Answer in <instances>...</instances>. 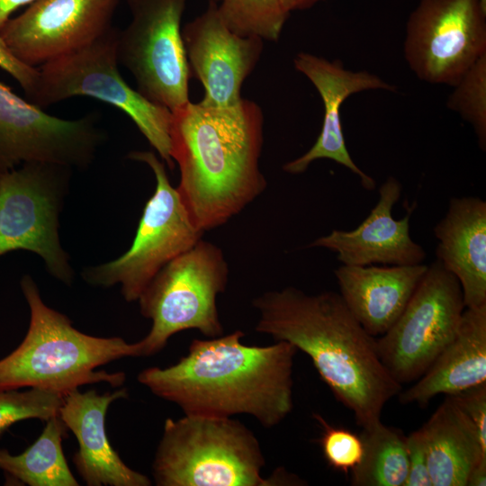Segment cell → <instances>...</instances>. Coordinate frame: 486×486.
<instances>
[{
	"mask_svg": "<svg viewBox=\"0 0 486 486\" xmlns=\"http://www.w3.org/2000/svg\"><path fill=\"white\" fill-rule=\"evenodd\" d=\"M128 396L126 388L99 394L76 389L63 397L58 410L67 428L76 436L78 450L73 463L88 486H149L151 481L124 464L110 444L105 430L109 406Z\"/></svg>",
	"mask_w": 486,
	"mask_h": 486,
	"instance_id": "obj_18",
	"label": "cell"
},
{
	"mask_svg": "<svg viewBox=\"0 0 486 486\" xmlns=\"http://www.w3.org/2000/svg\"><path fill=\"white\" fill-rule=\"evenodd\" d=\"M401 193L400 183L389 176L379 188V200L369 215L352 230H333L309 244L337 254L346 266H412L422 264L425 249L410 234V218L415 205L400 220L392 210Z\"/></svg>",
	"mask_w": 486,
	"mask_h": 486,
	"instance_id": "obj_17",
	"label": "cell"
},
{
	"mask_svg": "<svg viewBox=\"0 0 486 486\" xmlns=\"http://www.w3.org/2000/svg\"><path fill=\"white\" fill-rule=\"evenodd\" d=\"M187 0H126L131 20L118 32L117 58L137 90L171 112L189 100L181 21Z\"/></svg>",
	"mask_w": 486,
	"mask_h": 486,
	"instance_id": "obj_9",
	"label": "cell"
},
{
	"mask_svg": "<svg viewBox=\"0 0 486 486\" xmlns=\"http://www.w3.org/2000/svg\"><path fill=\"white\" fill-rule=\"evenodd\" d=\"M119 30L110 29L90 44L38 68L28 101L44 109L74 96H89L122 110L170 169L172 112L131 88L122 76L117 58Z\"/></svg>",
	"mask_w": 486,
	"mask_h": 486,
	"instance_id": "obj_6",
	"label": "cell"
},
{
	"mask_svg": "<svg viewBox=\"0 0 486 486\" xmlns=\"http://www.w3.org/2000/svg\"><path fill=\"white\" fill-rule=\"evenodd\" d=\"M128 158L147 164L156 178V189L148 200L130 248L109 263L85 269L89 284L122 286L128 302L139 297L154 276L171 260L194 247L203 231L192 222L176 187L168 179L165 163L152 151H132Z\"/></svg>",
	"mask_w": 486,
	"mask_h": 486,
	"instance_id": "obj_8",
	"label": "cell"
},
{
	"mask_svg": "<svg viewBox=\"0 0 486 486\" xmlns=\"http://www.w3.org/2000/svg\"><path fill=\"white\" fill-rule=\"evenodd\" d=\"M464 309L457 278L437 259L428 265L402 313L376 338L379 357L397 382L425 374L455 336Z\"/></svg>",
	"mask_w": 486,
	"mask_h": 486,
	"instance_id": "obj_11",
	"label": "cell"
},
{
	"mask_svg": "<svg viewBox=\"0 0 486 486\" xmlns=\"http://www.w3.org/2000/svg\"><path fill=\"white\" fill-rule=\"evenodd\" d=\"M486 382V304L465 308L451 342L415 383L400 392L402 404L426 407L438 394L452 396Z\"/></svg>",
	"mask_w": 486,
	"mask_h": 486,
	"instance_id": "obj_21",
	"label": "cell"
},
{
	"mask_svg": "<svg viewBox=\"0 0 486 486\" xmlns=\"http://www.w3.org/2000/svg\"><path fill=\"white\" fill-rule=\"evenodd\" d=\"M0 68L19 83L27 97L32 93L38 78V68L28 66L15 58L1 38Z\"/></svg>",
	"mask_w": 486,
	"mask_h": 486,
	"instance_id": "obj_31",
	"label": "cell"
},
{
	"mask_svg": "<svg viewBox=\"0 0 486 486\" xmlns=\"http://www.w3.org/2000/svg\"><path fill=\"white\" fill-rule=\"evenodd\" d=\"M220 15L226 26L242 36L277 41L290 14L281 0H220Z\"/></svg>",
	"mask_w": 486,
	"mask_h": 486,
	"instance_id": "obj_25",
	"label": "cell"
},
{
	"mask_svg": "<svg viewBox=\"0 0 486 486\" xmlns=\"http://www.w3.org/2000/svg\"><path fill=\"white\" fill-rule=\"evenodd\" d=\"M212 1L219 2V1H220V0H212Z\"/></svg>",
	"mask_w": 486,
	"mask_h": 486,
	"instance_id": "obj_36",
	"label": "cell"
},
{
	"mask_svg": "<svg viewBox=\"0 0 486 486\" xmlns=\"http://www.w3.org/2000/svg\"><path fill=\"white\" fill-rule=\"evenodd\" d=\"M121 0H36L0 31L22 63L38 68L105 34Z\"/></svg>",
	"mask_w": 486,
	"mask_h": 486,
	"instance_id": "obj_14",
	"label": "cell"
},
{
	"mask_svg": "<svg viewBox=\"0 0 486 486\" xmlns=\"http://www.w3.org/2000/svg\"><path fill=\"white\" fill-rule=\"evenodd\" d=\"M104 140L97 114L50 115L0 81V172L29 162L84 167Z\"/></svg>",
	"mask_w": 486,
	"mask_h": 486,
	"instance_id": "obj_13",
	"label": "cell"
},
{
	"mask_svg": "<svg viewBox=\"0 0 486 486\" xmlns=\"http://www.w3.org/2000/svg\"><path fill=\"white\" fill-rule=\"evenodd\" d=\"M252 304L259 312L256 331L305 353L359 427L381 421L385 404L402 385L382 363L376 338L356 320L339 293L308 294L288 286L266 292Z\"/></svg>",
	"mask_w": 486,
	"mask_h": 486,
	"instance_id": "obj_2",
	"label": "cell"
},
{
	"mask_svg": "<svg viewBox=\"0 0 486 486\" xmlns=\"http://www.w3.org/2000/svg\"><path fill=\"white\" fill-rule=\"evenodd\" d=\"M403 53L419 79L454 86L486 55V10L479 0H420L408 19Z\"/></svg>",
	"mask_w": 486,
	"mask_h": 486,
	"instance_id": "obj_12",
	"label": "cell"
},
{
	"mask_svg": "<svg viewBox=\"0 0 486 486\" xmlns=\"http://www.w3.org/2000/svg\"><path fill=\"white\" fill-rule=\"evenodd\" d=\"M451 398L472 422L482 446L486 448V382L452 395Z\"/></svg>",
	"mask_w": 486,
	"mask_h": 486,
	"instance_id": "obj_30",
	"label": "cell"
},
{
	"mask_svg": "<svg viewBox=\"0 0 486 486\" xmlns=\"http://www.w3.org/2000/svg\"><path fill=\"white\" fill-rule=\"evenodd\" d=\"M30 309V325L22 343L0 360V391L37 388L63 397L82 385L107 382L123 384L122 372L96 368L130 356H141L138 341L122 338H99L72 326L64 314L47 306L33 279L20 282Z\"/></svg>",
	"mask_w": 486,
	"mask_h": 486,
	"instance_id": "obj_4",
	"label": "cell"
},
{
	"mask_svg": "<svg viewBox=\"0 0 486 486\" xmlns=\"http://www.w3.org/2000/svg\"><path fill=\"white\" fill-rule=\"evenodd\" d=\"M313 416L322 428L320 443L328 464L344 473L353 471L360 464L364 454L360 435L343 428H335L319 414Z\"/></svg>",
	"mask_w": 486,
	"mask_h": 486,
	"instance_id": "obj_28",
	"label": "cell"
},
{
	"mask_svg": "<svg viewBox=\"0 0 486 486\" xmlns=\"http://www.w3.org/2000/svg\"><path fill=\"white\" fill-rule=\"evenodd\" d=\"M241 330L194 339L186 356L167 367H148L138 375L154 395L189 416L232 418L246 414L266 428L292 410V368L298 349L276 341L241 343Z\"/></svg>",
	"mask_w": 486,
	"mask_h": 486,
	"instance_id": "obj_1",
	"label": "cell"
},
{
	"mask_svg": "<svg viewBox=\"0 0 486 486\" xmlns=\"http://www.w3.org/2000/svg\"><path fill=\"white\" fill-rule=\"evenodd\" d=\"M293 65L320 94L324 106V118L320 135L312 147L303 155L285 163L283 170L292 175L302 174L313 161L327 158L356 175L364 189L374 190L375 180L356 165L347 150L342 130L340 107L354 94L367 90L394 92L396 87L375 74L365 70L352 71L345 68L338 60L330 61L310 53H298Z\"/></svg>",
	"mask_w": 486,
	"mask_h": 486,
	"instance_id": "obj_16",
	"label": "cell"
},
{
	"mask_svg": "<svg viewBox=\"0 0 486 486\" xmlns=\"http://www.w3.org/2000/svg\"><path fill=\"white\" fill-rule=\"evenodd\" d=\"M408 476L404 486H432L421 428L406 436Z\"/></svg>",
	"mask_w": 486,
	"mask_h": 486,
	"instance_id": "obj_29",
	"label": "cell"
},
{
	"mask_svg": "<svg viewBox=\"0 0 486 486\" xmlns=\"http://www.w3.org/2000/svg\"><path fill=\"white\" fill-rule=\"evenodd\" d=\"M170 155L176 190L194 225L205 232L241 212L266 188L259 167L264 141L260 106L242 99L227 107L188 102L172 111Z\"/></svg>",
	"mask_w": 486,
	"mask_h": 486,
	"instance_id": "obj_3",
	"label": "cell"
},
{
	"mask_svg": "<svg viewBox=\"0 0 486 486\" xmlns=\"http://www.w3.org/2000/svg\"><path fill=\"white\" fill-rule=\"evenodd\" d=\"M323 0H281L284 9L287 13L309 9Z\"/></svg>",
	"mask_w": 486,
	"mask_h": 486,
	"instance_id": "obj_34",
	"label": "cell"
},
{
	"mask_svg": "<svg viewBox=\"0 0 486 486\" xmlns=\"http://www.w3.org/2000/svg\"><path fill=\"white\" fill-rule=\"evenodd\" d=\"M420 428L432 486H466L471 470L486 458V448L466 414L446 396Z\"/></svg>",
	"mask_w": 486,
	"mask_h": 486,
	"instance_id": "obj_22",
	"label": "cell"
},
{
	"mask_svg": "<svg viewBox=\"0 0 486 486\" xmlns=\"http://www.w3.org/2000/svg\"><path fill=\"white\" fill-rule=\"evenodd\" d=\"M364 454L351 471L353 486H404L408 476L406 436L382 421L363 428Z\"/></svg>",
	"mask_w": 486,
	"mask_h": 486,
	"instance_id": "obj_24",
	"label": "cell"
},
{
	"mask_svg": "<svg viewBox=\"0 0 486 486\" xmlns=\"http://www.w3.org/2000/svg\"><path fill=\"white\" fill-rule=\"evenodd\" d=\"M67 430L58 415L49 418L40 436L24 452L14 455L0 449V469L30 486H78L63 453Z\"/></svg>",
	"mask_w": 486,
	"mask_h": 486,
	"instance_id": "obj_23",
	"label": "cell"
},
{
	"mask_svg": "<svg viewBox=\"0 0 486 486\" xmlns=\"http://www.w3.org/2000/svg\"><path fill=\"white\" fill-rule=\"evenodd\" d=\"M229 282V266L217 245L200 239L167 263L138 299L152 326L139 342L141 356L160 352L175 334L196 329L207 338L223 335L217 296Z\"/></svg>",
	"mask_w": 486,
	"mask_h": 486,
	"instance_id": "obj_7",
	"label": "cell"
},
{
	"mask_svg": "<svg viewBox=\"0 0 486 486\" xmlns=\"http://www.w3.org/2000/svg\"><path fill=\"white\" fill-rule=\"evenodd\" d=\"M486 485V458L480 460L471 470L466 486Z\"/></svg>",
	"mask_w": 486,
	"mask_h": 486,
	"instance_id": "obj_33",
	"label": "cell"
},
{
	"mask_svg": "<svg viewBox=\"0 0 486 486\" xmlns=\"http://www.w3.org/2000/svg\"><path fill=\"white\" fill-rule=\"evenodd\" d=\"M182 38L190 74L204 88L199 103L212 107L239 103L242 85L260 58L264 40L231 32L217 2L212 0L203 13L182 28Z\"/></svg>",
	"mask_w": 486,
	"mask_h": 486,
	"instance_id": "obj_15",
	"label": "cell"
},
{
	"mask_svg": "<svg viewBox=\"0 0 486 486\" xmlns=\"http://www.w3.org/2000/svg\"><path fill=\"white\" fill-rule=\"evenodd\" d=\"M483 9L486 10V0H479Z\"/></svg>",
	"mask_w": 486,
	"mask_h": 486,
	"instance_id": "obj_35",
	"label": "cell"
},
{
	"mask_svg": "<svg viewBox=\"0 0 486 486\" xmlns=\"http://www.w3.org/2000/svg\"><path fill=\"white\" fill-rule=\"evenodd\" d=\"M454 87L446 106L472 126L480 148L485 150L486 55L480 58Z\"/></svg>",
	"mask_w": 486,
	"mask_h": 486,
	"instance_id": "obj_26",
	"label": "cell"
},
{
	"mask_svg": "<svg viewBox=\"0 0 486 486\" xmlns=\"http://www.w3.org/2000/svg\"><path fill=\"white\" fill-rule=\"evenodd\" d=\"M266 464L258 439L232 418L184 415L166 418L152 474L158 486L294 485L284 469L263 478Z\"/></svg>",
	"mask_w": 486,
	"mask_h": 486,
	"instance_id": "obj_5",
	"label": "cell"
},
{
	"mask_svg": "<svg viewBox=\"0 0 486 486\" xmlns=\"http://www.w3.org/2000/svg\"><path fill=\"white\" fill-rule=\"evenodd\" d=\"M428 265L346 266L334 272L345 304L371 336L383 335L402 313Z\"/></svg>",
	"mask_w": 486,
	"mask_h": 486,
	"instance_id": "obj_19",
	"label": "cell"
},
{
	"mask_svg": "<svg viewBox=\"0 0 486 486\" xmlns=\"http://www.w3.org/2000/svg\"><path fill=\"white\" fill-rule=\"evenodd\" d=\"M62 401V395L37 388L0 391V436L19 421L58 415Z\"/></svg>",
	"mask_w": 486,
	"mask_h": 486,
	"instance_id": "obj_27",
	"label": "cell"
},
{
	"mask_svg": "<svg viewBox=\"0 0 486 486\" xmlns=\"http://www.w3.org/2000/svg\"><path fill=\"white\" fill-rule=\"evenodd\" d=\"M68 166L29 162L0 172V256H40L54 277L70 284L73 271L58 238V214Z\"/></svg>",
	"mask_w": 486,
	"mask_h": 486,
	"instance_id": "obj_10",
	"label": "cell"
},
{
	"mask_svg": "<svg viewBox=\"0 0 486 486\" xmlns=\"http://www.w3.org/2000/svg\"><path fill=\"white\" fill-rule=\"evenodd\" d=\"M436 259L458 280L465 308L486 304V202L452 198L434 228Z\"/></svg>",
	"mask_w": 486,
	"mask_h": 486,
	"instance_id": "obj_20",
	"label": "cell"
},
{
	"mask_svg": "<svg viewBox=\"0 0 486 486\" xmlns=\"http://www.w3.org/2000/svg\"><path fill=\"white\" fill-rule=\"evenodd\" d=\"M36 0H0V31L20 7L30 5Z\"/></svg>",
	"mask_w": 486,
	"mask_h": 486,
	"instance_id": "obj_32",
	"label": "cell"
}]
</instances>
